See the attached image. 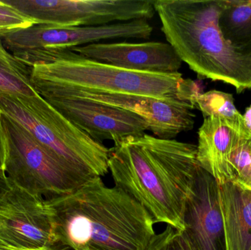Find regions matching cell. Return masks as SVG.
Instances as JSON below:
<instances>
[{
	"label": "cell",
	"mask_w": 251,
	"mask_h": 250,
	"mask_svg": "<svg viewBox=\"0 0 251 250\" xmlns=\"http://www.w3.org/2000/svg\"><path fill=\"white\" fill-rule=\"evenodd\" d=\"M115 186L143 205L155 223L185 230L184 213L200 165L197 145L148 134L129 136L110 149Z\"/></svg>",
	"instance_id": "1"
},
{
	"label": "cell",
	"mask_w": 251,
	"mask_h": 250,
	"mask_svg": "<svg viewBox=\"0 0 251 250\" xmlns=\"http://www.w3.org/2000/svg\"><path fill=\"white\" fill-rule=\"evenodd\" d=\"M47 201L57 243L72 250H146L156 234L149 211L101 177Z\"/></svg>",
	"instance_id": "2"
},
{
	"label": "cell",
	"mask_w": 251,
	"mask_h": 250,
	"mask_svg": "<svg viewBox=\"0 0 251 250\" xmlns=\"http://www.w3.org/2000/svg\"><path fill=\"white\" fill-rule=\"evenodd\" d=\"M31 69L30 82L35 92L143 95L160 99L178 98L196 108L203 94L201 82L172 73L134 71L99 63L69 48L47 50L16 55Z\"/></svg>",
	"instance_id": "3"
},
{
	"label": "cell",
	"mask_w": 251,
	"mask_h": 250,
	"mask_svg": "<svg viewBox=\"0 0 251 250\" xmlns=\"http://www.w3.org/2000/svg\"><path fill=\"white\" fill-rule=\"evenodd\" d=\"M226 0H153L168 44L200 79L219 81L238 93L251 89V52L225 39L219 26Z\"/></svg>",
	"instance_id": "4"
},
{
	"label": "cell",
	"mask_w": 251,
	"mask_h": 250,
	"mask_svg": "<svg viewBox=\"0 0 251 250\" xmlns=\"http://www.w3.org/2000/svg\"><path fill=\"white\" fill-rule=\"evenodd\" d=\"M0 113L25 128L66 165L91 178L108 173L110 148L72 124L38 94L0 93Z\"/></svg>",
	"instance_id": "5"
},
{
	"label": "cell",
	"mask_w": 251,
	"mask_h": 250,
	"mask_svg": "<svg viewBox=\"0 0 251 250\" xmlns=\"http://www.w3.org/2000/svg\"><path fill=\"white\" fill-rule=\"evenodd\" d=\"M1 123L5 140L4 172L10 182L50 199L71 193L91 179L56 158L16 122L1 114Z\"/></svg>",
	"instance_id": "6"
},
{
	"label": "cell",
	"mask_w": 251,
	"mask_h": 250,
	"mask_svg": "<svg viewBox=\"0 0 251 250\" xmlns=\"http://www.w3.org/2000/svg\"><path fill=\"white\" fill-rule=\"evenodd\" d=\"M34 23L96 26L154 16L153 0H4Z\"/></svg>",
	"instance_id": "7"
},
{
	"label": "cell",
	"mask_w": 251,
	"mask_h": 250,
	"mask_svg": "<svg viewBox=\"0 0 251 250\" xmlns=\"http://www.w3.org/2000/svg\"><path fill=\"white\" fill-rule=\"evenodd\" d=\"M153 27L147 20H134L96 26L58 27L34 23L25 28L0 32L4 48L13 55L72 48L105 40L120 38L148 39Z\"/></svg>",
	"instance_id": "8"
},
{
	"label": "cell",
	"mask_w": 251,
	"mask_h": 250,
	"mask_svg": "<svg viewBox=\"0 0 251 250\" xmlns=\"http://www.w3.org/2000/svg\"><path fill=\"white\" fill-rule=\"evenodd\" d=\"M9 182L10 189L0 195V244L7 250L58 244L47 199Z\"/></svg>",
	"instance_id": "9"
},
{
	"label": "cell",
	"mask_w": 251,
	"mask_h": 250,
	"mask_svg": "<svg viewBox=\"0 0 251 250\" xmlns=\"http://www.w3.org/2000/svg\"><path fill=\"white\" fill-rule=\"evenodd\" d=\"M40 96L72 124L100 142L107 139L116 143L129 136H140L149 130L144 118L128 110L74 95Z\"/></svg>",
	"instance_id": "10"
},
{
	"label": "cell",
	"mask_w": 251,
	"mask_h": 250,
	"mask_svg": "<svg viewBox=\"0 0 251 250\" xmlns=\"http://www.w3.org/2000/svg\"><path fill=\"white\" fill-rule=\"evenodd\" d=\"M44 94L82 97L128 110L144 118L149 125V130L160 139H174L179 134L189 132L194 127V107L178 98L160 99L143 95L88 92L42 93L39 95Z\"/></svg>",
	"instance_id": "11"
},
{
	"label": "cell",
	"mask_w": 251,
	"mask_h": 250,
	"mask_svg": "<svg viewBox=\"0 0 251 250\" xmlns=\"http://www.w3.org/2000/svg\"><path fill=\"white\" fill-rule=\"evenodd\" d=\"M82 57L99 63L134 71L177 73L180 60L168 43H95L69 48Z\"/></svg>",
	"instance_id": "12"
},
{
	"label": "cell",
	"mask_w": 251,
	"mask_h": 250,
	"mask_svg": "<svg viewBox=\"0 0 251 250\" xmlns=\"http://www.w3.org/2000/svg\"><path fill=\"white\" fill-rule=\"evenodd\" d=\"M187 236L195 250H226L218 183L200 167L184 213Z\"/></svg>",
	"instance_id": "13"
},
{
	"label": "cell",
	"mask_w": 251,
	"mask_h": 250,
	"mask_svg": "<svg viewBox=\"0 0 251 250\" xmlns=\"http://www.w3.org/2000/svg\"><path fill=\"white\" fill-rule=\"evenodd\" d=\"M198 135L197 159L200 167L218 183L234 180L231 156L239 134L224 119L209 116L203 119Z\"/></svg>",
	"instance_id": "14"
},
{
	"label": "cell",
	"mask_w": 251,
	"mask_h": 250,
	"mask_svg": "<svg viewBox=\"0 0 251 250\" xmlns=\"http://www.w3.org/2000/svg\"><path fill=\"white\" fill-rule=\"evenodd\" d=\"M218 195L226 250H251V189L234 179L218 183Z\"/></svg>",
	"instance_id": "15"
},
{
	"label": "cell",
	"mask_w": 251,
	"mask_h": 250,
	"mask_svg": "<svg viewBox=\"0 0 251 250\" xmlns=\"http://www.w3.org/2000/svg\"><path fill=\"white\" fill-rule=\"evenodd\" d=\"M219 26L230 44L251 52V0H226Z\"/></svg>",
	"instance_id": "16"
},
{
	"label": "cell",
	"mask_w": 251,
	"mask_h": 250,
	"mask_svg": "<svg viewBox=\"0 0 251 250\" xmlns=\"http://www.w3.org/2000/svg\"><path fill=\"white\" fill-rule=\"evenodd\" d=\"M32 68L7 51L0 40V93L32 97L37 92L30 82Z\"/></svg>",
	"instance_id": "17"
},
{
	"label": "cell",
	"mask_w": 251,
	"mask_h": 250,
	"mask_svg": "<svg viewBox=\"0 0 251 250\" xmlns=\"http://www.w3.org/2000/svg\"><path fill=\"white\" fill-rule=\"evenodd\" d=\"M196 109L201 112L203 117L216 116L224 119L243 136V114L237 110L231 94L215 90L203 92L196 101Z\"/></svg>",
	"instance_id": "18"
},
{
	"label": "cell",
	"mask_w": 251,
	"mask_h": 250,
	"mask_svg": "<svg viewBox=\"0 0 251 250\" xmlns=\"http://www.w3.org/2000/svg\"><path fill=\"white\" fill-rule=\"evenodd\" d=\"M234 179L251 189V140L237 135L231 156Z\"/></svg>",
	"instance_id": "19"
},
{
	"label": "cell",
	"mask_w": 251,
	"mask_h": 250,
	"mask_svg": "<svg viewBox=\"0 0 251 250\" xmlns=\"http://www.w3.org/2000/svg\"><path fill=\"white\" fill-rule=\"evenodd\" d=\"M146 250H195L185 231L171 226L156 234Z\"/></svg>",
	"instance_id": "20"
},
{
	"label": "cell",
	"mask_w": 251,
	"mask_h": 250,
	"mask_svg": "<svg viewBox=\"0 0 251 250\" xmlns=\"http://www.w3.org/2000/svg\"><path fill=\"white\" fill-rule=\"evenodd\" d=\"M32 24L34 23L30 19L4 1H0V32L27 27Z\"/></svg>",
	"instance_id": "21"
},
{
	"label": "cell",
	"mask_w": 251,
	"mask_h": 250,
	"mask_svg": "<svg viewBox=\"0 0 251 250\" xmlns=\"http://www.w3.org/2000/svg\"><path fill=\"white\" fill-rule=\"evenodd\" d=\"M243 136L251 140V105L247 107L243 114Z\"/></svg>",
	"instance_id": "22"
},
{
	"label": "cell",
	"mask_w": 251,
	"mask_h": 250,
	"mask_svg": "<svg viewBox=\"0 0 251 250\" xmlns=\"http://www.w3.org/2000/svg\"><path fill=\"white\" fill-rule=\"evenodd\" d=\"M5 161V140H4V130L1 123V114L0 113V170L4 171Z\"/></svg>",
	"instance_id": "23"
},
{
	"label": "cell",
	"mask_w": 251,
	"mask_h": 250,
	"mask_svg": "<svg viewBox=\"0 0 251 250\" xmlns=\"http://www.w3.org/2000/svg\"><path fill=\"white\" fill-rule=\"evenodd\" d=\"M10 189V182L3 170H0V195Z\"/></svg>",
	"instance_id": "24"
},
{
	"label": "cell",
	"mask_w": 251,
	"mask_h": 250,
	"mask_svg": "<svg viewBox=\"0 0 251 250\" xmlns=\"http://www.w3.org/2000/svg\"><path fill=\"white\" fill-rule=\"evenodd\" d=\"M28 250H72L63 245L60 244H55V245H49V246L44 247V248H39V249Z\"/></svg>",
	"instance_id": "25"
},
{
	"label": "cell",
	"mask_w": 251,
	"mask_h": 250,
	"mask_svg": "<svg viewBox=\"0 0 251 250\" xmlns=\"http://www.w3.org/2000/svg\"><path fill=\"white\" fill-rule=\"evenodd\" d=\"M0 250H7L5 248L2 246V245L0 244Z\"/></svg>",
	"instance_id": "26"
},
{
	"label": "cell",
	"mask_w": 251,
	"mask_h": 250,
	"mask_svg": "<svg viewBox=\"0 0 251 250\" xmlns=\"http://www.w3.org/2000/svg\"></svg>",
	"instance_id": "27"
}]
</instances>
